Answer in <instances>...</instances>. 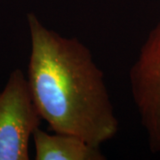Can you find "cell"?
I'll list each match as a JSON object with an SVG mask.
<instances>
[{"label":"cell","mask_w":160,"mask_h":160,"mask_svg":"<svg viewBox=\"0 0 160 160\" xmlns=\"http://www.w3.org/2000/svg\"><path fill=\"white\" fill-rule=\"evenodd\" d=\"M30 56L27 80L42 120L52 131L72 134L101 147L118 131L102 71L91 51L76 38L27 16Z\"/></svg>","instance_id":"cell-1"},{"label":"cell","mask_w":160,"mask_h":160,"mask_svg":"<svg viewBox=\"0 0 160 160\" xmlns=\"http://www.w3.org/2000/svg\"><path fill=\"white\" fill-rule=\"evenodd\" d=\"M41 120L27 78L13 70L0 92V160L29 159V141Z\"/></svg>","instance_id":"cell-2"},{"label":"cell","mask_w":160,"mask_h":160,"mask_svg":"<svg viewBox=\"0 0 160 160\" xmlns=\"http://www.w3.org/2000/svg\"><path fill=\"white\" fill-rule=\"evenodd\" d=\"M133 102L150 150L160 151V22L149 31L130 69Z\"/></svg>","instance_id":"cell-3"},{"label":"cell","mask_w":160,"mask_h":160,"mask_svg":"<svg viewBox=\"0 0 160 160\" xmlns=\"http://www.w3.org/2000/svg\"><path fill=\"white\" fill-rule=\"evenodd\" d=\"M35 158L37 160H104L100 147L93 146L72 134H51L42 129L33 133Z\"/></svg>","instance_id":"cell-4"}]
</instances>
